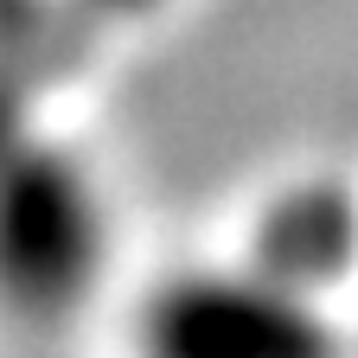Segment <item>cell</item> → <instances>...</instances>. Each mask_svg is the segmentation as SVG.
I'll use <instances>...</instances> for the list:
<instances>
[{
  "instance_id": "cell-1",
  "label": "cell",
  "mask_w": 358,
  "mask_h": 358,
  "mask_svg": "<svg viewBox=\"0 0 358 358\" xmlns=\"http://www.w3.org/2000/svg\"><path fill=\"white\" fill-rule=\"evenodd\" d=\"M109 205L71 148L13 134L0 148V313L26 327L71 320L103 282Z\"/></svg>"
},
{
  "instance_id": "cell-2",
  "label": "cell",
  "mask_w": 358,
  "mask_h": 358,
  "mask_svg": "<svg viewBox=\"0 0 358 358\" xmlns=\"http://www.w3.org/2000/svg\"><path fill=\"white\" fill-rule=\"evenodd\" d=\"M141 358H339V333L262 262L179 268L141 301Z\"/></svg>"
},
{
  "instance_id": "cell-5",
  "label": "cell",
  "mask_w": 358,
  "mask_h": 358,
  "mask_svg": "<svg viewBox=\"0 0 358 358\" xmlns=\"http://www.w3.org/2000/svg\"><path fill=\"white\" fill-rule=\"evenodd\" d=\"M13 134H20V122L7 115V103H0V148H7V141H13Z\"/></svg>"
},
{
  "instance_id": "cell-3",
  "label": "cell",
  "mask_w": 358,
  "mask_h": 358,
  "mask_svg": "<svg viewBox=\"0 0 358 358\" xmlns=\"http://www.w3.org/2000/svg\"><path fill=\"white\" fill-rule=\"evenodd\" d=\"M358 250V211L339 186H307L288 192L282 205H268L262 231H256V256L268 275H282L288 288L313 294L320 282L345 275V262Z\"/></svg>"
},
{
  "instance_id": "cell-4",
  "label": "cell",
  "mask_w": 358,
  "mask_h": 358,
  "mask_svg": "<svg viewBox=\"0 0 358 358\" xmlns=\"http://www.w3.org/2000/svg\"><path fill=\"white\" fill-rule=\"evenodd\" d=\"M90 13H109V20H141V13H154L160 0H83Z\"/></svg>"
}]
</instances>
